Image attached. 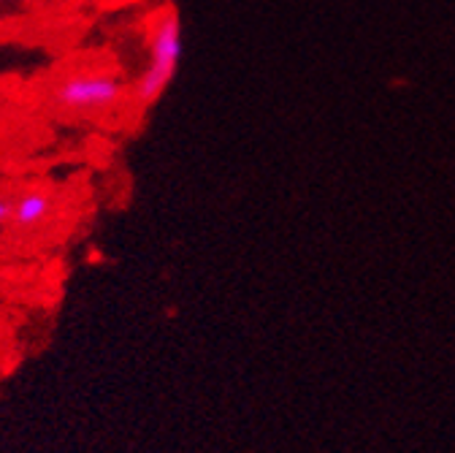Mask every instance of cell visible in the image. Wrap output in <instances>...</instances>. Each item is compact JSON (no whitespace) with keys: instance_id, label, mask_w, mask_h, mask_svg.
I'll list each match as a JSON object with an SVG mask.
<instances>
[{"instance_id":"1","label":"cell","mask_w":455,"mask_h":453,"mask_svg":"<svg viewBox=\"0 0 455 453\" xmlns=\"http://www.w3.org/2000/svg\"><path fill=\"white\" fill-rule=\"evenodd\" d=\"M182 61V22L180 14L165 12L155 20L149 33V63L136 82V98L155 103L174 79Z\"/></svg>"},{"instance_id":"2","label":"cell","mask_w":455,"mask_h":453,"mask_svg":"<svg viewBox=\"0 0 455 453\" xmlns=\"http://www.w3.org/2000/svg\"><path fill=\"white\" fill-rule=\"evenodd\" d=\"M125 85L108 74H82L68 77L54 87V101L71 111H100L120 103Z\"/></svg>"},{"instance_id":"3","label":"cell","mask_w":455,"mask_h":453,"mask_svg":"<svg viewBox=\"0 0 455 453\" xmlns=\"http://www.w3.org/2000/svg\"><path fill=\"white\" fill-rule=\"evenodd\" d=\"M54 209V201L46 193H25L17 204H12V217L9 222L14 229H36L41 225Z\"/></svg>"},{"instance_id":"4","label":"cell","mask_w":455,"mask_h":453,"mask_svg":"<svg viewBox=\"0 0 455 453\" xmlns=\"http://www.w3.org/2000/svg\"><path fill=\"white\" fill-rule=\"evenodd\" d=\"M12 217V204L6 198H0V225H6Z\"/></svg>"}]
</instances>
